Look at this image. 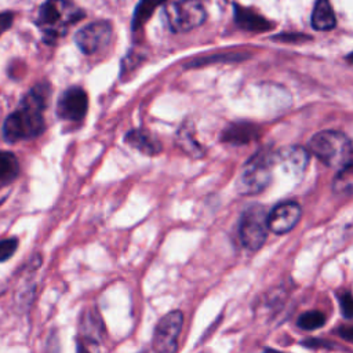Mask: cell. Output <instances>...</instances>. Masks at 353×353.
<instances>
[{"label": "cell", "mask_w": 353, "mask_h": 353, "mask_svg": "<svg viewBox=\"0 0 353 353\" xmlns=\"http://www.w3.org/2000/svg\"><path fill=\"white\" fill-rule=\"evenodd\" d=\"M268 212L259 204H254L248 207L240 219L239 234L241 244L250 250H259L268 237Z\"/></svg>", "instance_id": "cell-6"}, {"label": "cell", "mask_w": 353, "mask_h": 353, "mask_svg": "<svg viewBox=\"0 0 353 353\" xmlns=\"http://www.w3.org/2000/svg\"><path fill=\"white\" fill-rule=\"evenodd\" d=\"M334 188H335V190L350 192V189H352V164L341 168V172L335 178Z\"/></svg>", "instance_id": "cell-20"}, {"label": "cell", "mask_w": 353, "mask_h": 353, "mask_svg": "<svg viewBox=\"0 0 353 353\" xmlns=\"http://www.w3.org/2000/svg\"><path fill=\"white\" fill-rule=\"evenodd\" d=\"M307 149L328 167L343 168L352 164V143L343 132L320 131L312 137Z\"/></svg>", "instance_id": "cell-3"}, {"label": "cell", "mask_w": 353, "mask_h": 353, "mask_svg": "<svg viewBox=\"0 0 353 353\" xmlns=\"http://www.w3.org/2000/svg\"><path fill=\"white\" fill-rule=\"evenodd\" d=\"M83 332L85 338L94 341L95 343L101 341V336L103 334V324L101 316L97 312L87 313V319L83 320Z\"/></svg>", "instance_id": "cell-16"}, {"label": "cell", "mask_w": 353, "mask_h": 353, "mask_svg": "<svg viewBox=\"0 0 353 353\" xmlns=\"http://www.w3.org/2000/svg\"><path fill=\"white\" fill-rule=\"evenodd\" d=\"M273 175L272 152H261L244 165L237 183L239 190L241 194H256L269 186Z\"/></svg>", "instance_id": "cell-5"}, {"label": "cell", "mask_w": 353, "mask_h": 353, "mask_svg": "<svg viewBox=\"0 0 353 353\" xmlns=\"http://www.w3.org/2000/svg\"><path fill=\"white\" fill-rule=\"evenodd\" d=\"M338 331H339V335L345 341H347V342L352 341V338H353V328H352V325H342Z\"/></svg>", "instance_id": "cell-24"}, {"label": "cell", "mask_w": 353, "mask_h": 353, "mask_svg": "<svg viewBox=\"0 0 353 353\" xmlns=\"http://www.w3.org/2000/svg\"><path fill=\"white\" fill-rule=\"evenodd\" d=\"M12 23V14L11 12H1L0 14V34L10 28Z\"/></svg>", "instance_id": "cell-23"}, {"label": "cell", "mask_w": 353, "mask_h": 353, "mask_svg": "<svg viewBox=\"0 0 353 353\" xmlns=\"http://www.w3.org/2000/svg\"><path fill=\"white\" fill-rule=\"evenodd\" d=\"M163 0H142V3L138 6L137 11H135V17H134V28L138 29L141 23H143L150 12L153 11V8L157 6V3H160Z\"/></svg>", "instance_id": "cell-19"}, {"label": "cell", "mask_w": 353, "mask_h": 353, "mask_svg": "<svg viewBox=\"0 0 353 353\" xmlns=\"http://www.w3.org/2000/svg\"><path fill=\"white\" fill-rule=\"evenodd\" d=\"M112 26L106 21H95L81 28L76 36V44L84 54H95L110 41Z\"/></svg>", "instance_id": "cell-8"}, {"label": "cell", "mask_w": 353, "mask_h": 353, "mask_svg": "<svg viewBox=\"0 0 353 353\" xmlns=\"http://www.w3.org/2000/svg\"><path fill=\"white\" fill-rule=\"evenodd\" d=\"M263 353H283V352H279V350H273V349H265Z\"/></svg>", "instance_id": "cell-26"}, {"label": "cell", "mask_w": 353, "mask_h": 353, "mask_svg": "<svg viewBox=\"0 0 353 353\" xmlns=\"http://www.w3.org/2000/svg\"><path fill=\"white\" fill-rule=\"evenodd\" d=\"M87 106H88V98L85 91L80 87H72L61 95L58 101L57 112L59 117L65 120L77 121L84 117L87 112Z\"/></svg>", "instance_id": "cell-11"}, {"label": "cell", "mask_w": 353, "mask_h": 353, "mask_svg": "<svg viewBox=\"0 0 353 353\" xmlns=\"http://www.w3.org/2000/svg\"><path fill=\"white\" fill-rule=\"evenodd\" d=\"M167 26L176 33H183L200 26L207 17L200 0H176L164 7Z\"/></svg>", "instance_id": "cell-4"}, {"label": "cell", "mask_w": 353, "mask_h": 353, "mask_svg": "<svg viewBox=\"0 0 353 353\" xmlns=\"http://www.w3.org/2000/svg\"><path fill=\"white\" fill-rule=\"evenodd\" d=\"M19 171L18 160L12 153L0 152V188L11 183Z\"/></svg>", "instance_id": "cell-15"}, {"label": "cell", "mask_w": 353, "mask_h": 353, "mask_svg": "<svg viewBox=\"0 0 353 353\" xmlns=\"http://www.w3.org/2000/svg\"><path fill=\"white\" fill-rule=\"evenodd\" d=\"M47 98L48 90L46 85H37L25 95L19 109L4 121L3 135L8 142L34 138L43 132V110L46 109Z\"/></svg>", "instance_id": "cell-1"}, {"label": "cell", "mask_w": 353, "mask_h": 353, "mask_svg": "<svg viewBox=\"0 0 353 353\" xmlns=\"http://www.w3.org/2000/svg\"><path fill=\"white\" fill-rule=\"evenodd\" d=\"M273 171L279 170L285 176H301L307 165V150L296 146L283 148L277 152H272Z\"/></svg>", "instance_id": "cell-9"}, {"label": "cell", "mask_w": 353, "mask_h": 353, "mask_svg": "<svg viewBox=\"0 0 353 353\" xmlns=\"http://www.w3.org/2000/svg\"><path fill=\"white\" fill-rule=\"evenodd\" d=\"M183 325V314L179 310H172L163 316L157 323L152 347L154 353H175L178 347V338Z\"/></svg>", "instance_id": "cell-7"}, {"label": "cell", "mask_w": 353, "mask_h": 353, "mask_svg": "<svg viewBox=\"0 0 353 353\" xmlns=\"http://www.w3.org/2000/svg\"><path fill=\"white\" fill-rule=\"evenodd\" d=\"M17 247H18V240L14 237L0 240V262L11 258L12 254L15 252Z\"/></svg>", "instance_id": "cell-21"}, {"label": "cell", "mask_w": 353, "mask_h": 353, "mask_svg": "<svg viewBox=\"0 0 353 353\" xmlns=\"http://www.w3.org/2000/svg\"><path fill=\"white\" fill-rule=\"evenodd\" d=\"M336 23L334 10L328 0H317L312 12V26L316 30H331Z\"/></svg>", "instance_id": "cell-12"}, {"label": "cell", "mask_w": 353, "mask_h": 353, "mask_svg": "<svg viewBox=\"0 0 353 353\" xmlns=\"http://www.w3.org/2000/svg\"><path fill=\"white\" fill-rule=\"evenodd\" d=\"M296 324L305 331H313L325 324V314L320 310H309L298 317Z\"/></svg>", "instance_id": "cell-17"}, {"label": "cell", "mask_w": 353, "mask_h": 353, "mask_svg": "<svg viewBox=\"0 0 353 353\" xmlns=\"http://www.w3.org/2000/svg\"><path fill=\"white\" fill-rule=\"evenodd\" d=\"M254 138V127L252 125H244V124H240V125H232L226 134L223 135V139L225 141H229L232 143H245L247 141L252 139Z\"/></svg>", "instance_id": "cell-18"}, {"label": "cell", "mask_w": 353, "mask_h": 353, "mask_svg": "<svg viewBox=\"0 0 353 353\" xmlns=\"http://www.w3.org/2000/svg\"><path fill=\"white\" fill-rule=\"evenodd\" d=\"M339 305H341V312L346 320H350L353 316V299L352 294L349 291L343 292L339 296Z\"/></svg>", "instance_id": "cell-22"}, {"label": "cell", "mask_w": 353, "mask_h": 353, "mask_svg": "<svg viewBox=\"0 0 353 353\" xmlns=\"http://www.w3.org/2000/svg\"><path fill=\"white\" fill-rule=\"evenodd\" d=\"M84 12L69 0H46L37 14V26L47 41L59 39Z\"/></svg>", "instance_id": "cell-2"}, {"label": "cell", "mask_w": 353, "mask_h": 353, "mask_svg": "<svg viewBox=\"0 0 353 353\" xmlns=\"http://www.w3.org/2000/svg\"><path fill=\"white\" fill-rule=\"evenodd\" d=\"M234 15H236V22L247 30H254V32H262L266 29H270V23L263 19L262 17L256 15L254 11L243 8L236 6L234 8Z\"/></svg>", "instance_id": "cell-13"}, {"label": "cell", "mask_w": 353, "mask_h": 353, "mask_svg": "<svg viewBox=\"0 0 353 353\" xmlns=\"http://www.w3.org/2000/svg\"><path fill=\"white\" fill-rule=\"evenodd\" d=\"M301 218V207L295 201H284L273 207L268 214V229L276 234H284L294 229Z\"/></svg>", "instance_id": "cell-10"}, {"label": "cell", "mask_w": 353, "mask_h": 353, "mask_svg": "<svg viewBox=\"0 0 353 353\" xmlns=\"http://www.w3.org/2000/svg\"><path fill=\"white\" fill-rule=\"evenodd\" d=\"M125 142L148 154H154V153L160 152V143L156 139H153L150 135H148L145 131H141V130L130 131L125 135Z\"/></svg>", "instance_id": "cell-14"}, {"label": "cell", "mask_w": 353, "mask_h": 353, "mask_svg": "<svg viewBox=\"0 0 353 353\" xmlns=\"http://www.w3.org/2000/svg\"><path fill=\"white\" fill-rule=\"evenodd\" d=\"M76 353H88V350H87V347H85L81 342H79V343H77V350H76Z\"/></svg>", "instance_id": "cell-25"}]
</instances>
